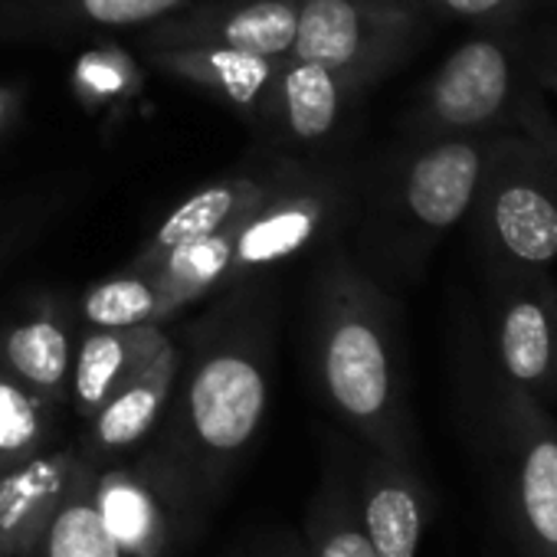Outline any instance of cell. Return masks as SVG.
Here are the masks:
<instances>
[{"instance_id": "obj_1", "label": "cell", "mask_w": 557, "mask_h": 557, "mask_svg": "<svg viewBox=\"0 0 557 557\" xmlns=\"http://www.w3.org/2000/svg\"><path fill=\"white\" fill-rule=\"evenodd\" d=\"M184 345L177 384L158 440L213 511L246 466L269 407L275 358V296L262 275L223 289Z\"/></svg>"}, {"instance_id": "obj_2", "label": "cell", "mask_w": 557, "mask_h": 557, "mask_svg": "<svg viewBox=\"0 0 557 557\" xmlns=\"http://www.w3.org/2000/svg\"><path fill=\"white\" fill-rule=\"evenodd\" d=\"M309 364L322 404L351 440L420 462L400 309L345 246H332L312 275Z\"/></svg>"}, {"instance_id": "obj_3", "label": "cell", "mask_w": 557, "mask_h": 557, "mask_svg": "<svg viewBox=\"0 0 557 557\" xmlns=\"http://www.w3.org/2000/svg\"><path fill=\"white\" fill-rule=\"evenodd\" d=\"M495 135L404 138L358 200L361 262L381 283H413L440 239L466 220Z\"/></svg>"}, {"instance_id": "obj_4", "label": "cell", "mask_w": 557, "mask_h": 557, "mask_svg": "<svg viewBox=\"0 0 557 557\" xmlns=\"http://www.w3.org/2000/svg\"><path fill=\"white\" fill-rule=\"evenodd\" d=\"M469 420L505 537L521 557H557V420L524 391L485 381L472 387Z\"/></svg>"}, {"instance_id": "obj_5", "label": "cell", "mask_w": 557, "mask_h": 557, "mask_svg": "<svg viewBox=\"0 0 557 557\" xmlns=\"http://www.w3.org/2000/svg\"><path fill=\"white\" fill-rule=\"evenodd\" d=\"M534 66L528 40L502 24L456 47L443 66L420 89L410 115L407 138H459L524 132L544 119L534 102Z\"/></svg>"}, {"instance_id": "obj_6", "label": "cell", "mask_w": 557, "mask_h": 557, "mask_svg": "<svg viewBox=\"0 0 557 557\" xmlns=\"http://www.w3.org/2000/svg\"><path fill=\"white\" fill-rule=\"evenodd\" d=\"M466 216L485 272L557 262V135L498 132Z\"/></svg>"}, {"instance_id": "obj_7", "label": "cell", "mask_w": 557, "mask_h": 557, "mask_svg": "<svg viewBox=\"0 0 557 557\" xmlns=\"http://www.w3.org/2000/svg\"><path fill=\"white\" fill-rule=\"evenodd\" d=\"M92 495L125 557H177L213 515L158 440L99 466Z\"/></svg>"}, {"instance_id": "obj_8", "label": "cell", "mask_w": 557, "mask_h": 557, "mask_svg": "<svg viewBox=\"0 0 557 557\" xmlns=\"http://www.w3.org/2000/svg\"><path fill=\"white\" fill-rule=\"evenodd\" d=\"M364 181L355 164H293L272 194L236 223L230 286L299 256L319 239H332L355 216ZM226 286V289H230Z\"/></svg>"}, {"instance_id": "obj_9", "label": "cell", "mask_w": 557, "mask_h": 557, "mask_svg": "<svg viewBox=\"0 0 557 557\" xmlns=\"http://www.w3.org/2000/svg\"><path fill=\"white\" fill-rule=\"evenodd\" d=\"M430 27L433 21L407 0H299L293 57L371 89L410 60Z\"/></svg>"}, {"instance_id": "obj_10", "label": "cell", "mask_w": 557, "mask_h": 557, "mask_svg": "<svg viewBox=\"0 0 557 557\" xmlns=\"http://www.w3.org/2000/svg\"><path fill=\"white\" fill-rule=\"evenodd\" d=\"M557 400V286L547 269L488 272V342L479 377Z\"/></svg>"}, {"instance_id": "obj_11", "label": "cell", "mask_w": 557, "mask_h": 557, "mask_svg": "<svg viewBox=\"0 0 557 557\" xmlns=\"http://www.w3.org/2000/svg\"><path fill=\"white\" fill-rule=\"evenodd\" d=\"M299 27V0H197L145 27L141 50L220 47L256 57H289Z\"/></svg>"}, {"instance_id": "obj_12", "label": "cell", "mask_w": 557, "mask_h": 557, "mask_svg": "<svg viewBox=\"0 0 557 557\" xmlns=\"http://www.w3.org/2000/svg\"><path fill=\"white\" fill-rule=\"evenodd\" d=\"M355 495L361 528L377 557H417L433 521V492L420 462L397 459L358 443Z\"/></svg>"}, {"instance_id": "obj_13", "label": "cell", "mask_w": 557, "mask_h": 557, "mask_svg": "<svg viewBox=\"0 0 557 557\" xmlns=\"http://www.w3.org/2000/svg\"><path fill=\"white\" fill-rule=\"evenodd\" d=\"M361 92V83L289 53L278 63L262 132L272 145L319 148L342 132Z\"/></svg>"}, {"instance_id": "obj_14", "label": "cell", "mask_w": 557, "mask_h": 557, "mask_svg": "<svg viewBox=\"0 0 557 557\" xmlns=\"http://www.w3.org/2000/svg\"><path fill=\"white\" fill-rule=\"evenodd\" d=\"M181 355L184 345L171 335V342L158 351V358L122 391H115L92 420H86L89 433L76 449L92 469L141 449L161 430L177 384Z\"/></svg>"}, {"instance_id": "obj_15", "label": "cell", "mask_w": 557, "mask_h": 557, "mask_svg": "<svg viewBox=\"0 0 557 557\" xmlns=\"http://www.w3.org/2000/svg\"><path fill=\"white\" fill-rule=\"evenodd\" d=\"M293 164H296L293 158H262L243 171H233L226 177L203 184L158 223V230L148 236V243L141 246V252L132 259L128 269H145L161 252H168L187 239H200V236L233 226L236 220L252 213L272 194V187L286 177V171Z\"/></svg>"}, {"instance_id": "obj_16", "label": "cell", "mask_w": 557, "mask_h": 557, "mask_svg": "<svg viewBox=\"0 0 557 557\" xmlns=\"http://www.w3.org/2000/svg\"><path fill=\"white\" fill-rule=\"evenodd\" d=\"M148 63L174 83H184L213 102L226 106L249 125L262 128L272 83L283 57H256L220 47H171L148 50Z\"/></svg>"}, {"instance_id": "obj_17", "label": "cell", "mask_w": 557, "mask_h": 557, "mask_svg": "<svg viewBox=\"0 0 557 557\" xmlns=\"http://www.w3.org/2000/svg\"><path fill=\"white\" fill-rule=\"evenodd\" d=\"M89 462L76 446H50L0 472V557H27Z\"/></svg>"}, {"instance_id": "obj_18", "label": "cell", "mask_w": 557, "mask_h": 557, "mask_svg": "<svg viewBox=\"0 0 557 557\" xmlns=\"http://www.w3.org/2000/svg\"><path fill=\"white\" fill-rule=\"evenodd\" d=\"M0 368L53 407L70 400L73 335L70 312L57 299H37L0 329Z\"/></svg>"}, {"instance_id": "obj_19", "label": "cell", "mask_w": 557, "mask_h": 557, "mask_svg": "<svg viewBox=\"0 0 557 557\" xmlns=\"http://www.w3.org/2000/svg\"><path fill=\"white\" fill-rule=\"evenodd\" d=\"M171 342L164 325L135 329H89L73 348L70 404L83 420H92L99 407L138 377L158 351Z\"/></svg>"}, {"instance_id": "obj_20", "label": "cell", "mask_w": 557, "mask_h": 557, "mask_svg": "<svg viewBox=\"0 0 557 557\" xmlns=\"http://www.w3.org/2000/svg\"><path fill=\"white\" fill-rule=\"evenodd\" d=\"M355 453L358 440L342 433L325 436L319 482L302 518V534L312 557H377L358 515Z\"/></svg>"}, {"instance_id": "obj_21", "label": "cell", "mask_w": 557, "mask_h": 557, "mask_svg": "<svg viewBox=\"0 0 557 557\" xmlns=\"http://www.w3.org/2000/svg\"><path fill=\"white\" fill-rule=\"evenodd\" d=\"M197 0H17L0 11L4 34H79V30H145Z\"/></svg>"}, {"instance_id": "obj_22", "label": "cell", "mask_w": 557, "mask_h": 557, "mask_svg": "<svg viewBox=\"0 0 557 557\" xmlns=\"http://www.w3.org/2000/svg\"><path fill=\"white\" fill-rule=\"evenodd\" d=\"M239 223V220H236ZM236 223L200 236L187 239L168 252H161L154 262H148L141 272L154 278V286L164 296V306L171 319L187 309L190 302L223 293L230 286V272H233V249H236Z\"/></svg>"}, {"instance_id": "obj_23", "label": "cell", "mask_w": 557, "mask_h": 557, "mask_svg": "<svg viewBox=\"0 0 557 557\" xmlns=\"http://www.w3.org/2000/svg\"><path fill=\"white\" fill-rule=\"evenodd\" d=\"M92 466L83 469L53 521L34 544L27 557H125L115 534L109 531L96 495H92Z\"/></svg>"}, {"instance_id": "obj_24", "label": "cell", "mask_w": 557, "mask_h": 557, "mask_svg": "<svg viewBox=\"0 0 557 557\" xmlns=\"http://www.w3.org/2000/svg\"><path fill=\"white\" fill-rule=\"evenodd\" d=\"M86 329H135V325H168L171 312L164 306L154 278L141 269H125L89 286L76 306Z\"/></svg>"}, {"instance_id": "obj_25", "label": "cell", "mask_w": 557, "mask_h": 557, "mask_svg": "<svg viewBox=\"0 0 557 557\" xmlns=\"http://www.w3.org/2000/svg\"><path fill=\"white\" fill-rule=\"evenodd\" d=\"M57 407L0 368V472L53 446Z\"/></svg>"}, {"instance_id": "obj_26", "label": "cell", "mask_w": 557, "mask_h": 557, "mask_svg": "<svg viewBox=\"0 0 557 557\" xmlns=\"http://www.w3.org/2000/svg\"><path fill=\"white\" fill-rule=\"evenodd\" d=\"M216 557H312L302 528L286 524H252L233 534Z\"/></svg>"}, {"instance_id": "obj_27", "label": "cell", "mask_w": 557, "mask_h": 557, "mask_svg": "<svg viewBox=\"0 0 557 557\" xmlns=\"http://www.w3.org/2000/svg\"><path fill=\"white\" fill-rule=\"evenodd\" d=\"M410 8L426 14L433 24L436 21H475V24H505L511 21L521 8H528V0H407Z\"/></svg>"}, {"instance_id": "obj_28", "label": "cell", "mask_w": 557, "mask_h": 557, "mask_svg": "<svg viewBox=\"0 0 557 557\" xmlns=\"http://www.w3.org/2000/svg\"><path fill=\"white\" fill-rule=\"evenodd\" d=\"M21 109H24V96H21V89L0 83V138H4V135L14 128V122L21 119Z\"/></svg>"}, {"instance_id": "obj_29", "label": "cell", "mask_w": 557, "mask_h": 557, "mask_svg": "<svg viewBox=\"0 0 557 557\" xmlns=\"http://www.w3.org/2000/svg\"><path fill=\"white\" fill-rule=\"evenodd\" d=\"M537 86H544V89L557 99V50H554L550 60L537 70Z\"/></svg>"}]
</instances>
